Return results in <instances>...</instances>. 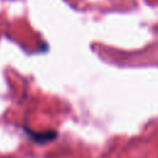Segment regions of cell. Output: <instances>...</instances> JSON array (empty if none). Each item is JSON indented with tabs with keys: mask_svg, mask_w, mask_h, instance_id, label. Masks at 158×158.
<instances>
[{
	"mask_svg": "<svg viewBox=\"0 0 158 158\" xmlns=\"http://www.w3.org/2000/svg\"><path fill=\"white\" fill-rule=\"evenodd\" d=\"M26 133L28 135V137L38 143V144H44V143H49L52 141H54L58 136L56 130H44V131H33L30 128H25Z\"/></svg>",
	"mask_w": 158,
	"mask_h": 158,
	"instance_id": "1",
	"label": "cell"
}]
</instances>
